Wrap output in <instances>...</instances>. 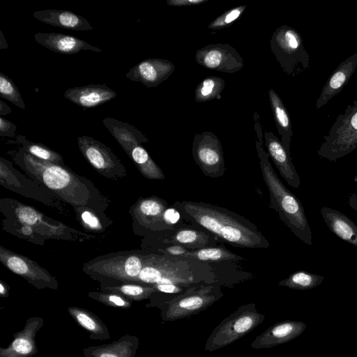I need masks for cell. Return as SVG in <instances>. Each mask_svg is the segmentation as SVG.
I'll list each match as a JSON object with an SVG mask.
<instances>
[{"label": "cell", "instance_id": "6da1fadb", "mask_svg": "<svg viewBox=\"0 0 357 357\" xmlns=\"http://www.w3.org/2000/svg\"><path fill=\"white\" fill-rule=\"evenodd\" d=\"M173 206L185 220L221 241L241 248H268L270 243L257 226L243 215L202 202H176Z\"/></svg>", "mask_w": 357, "mask_h": 357}, {"label": "cell", "instance_id": "7a4b0ae2", "mask_svg": "<svg viewBox=\"0 0 357 357\" xmlns=\"http://www.w3.org/2000/svg\"><path fill=\"white\" fill-rule=\"evenodd\" d=\"M220 262H203L194 258L167 256L149 252L135 283L183 287L220 283Z\"/></svg>", "mask_w": 357, "mask_h": 357}, {"label": "cell", "instance_id": "3957f363", "mask_svg": "<svg viewBox=\"0 0 357 357\" xmlns=\"http://www.w3.org/2000/svg\"><path fill=\"white\" fill-rule=\"evenodd\" d=\"M14 160L66 202L77 206H90L93 192L89 181H84L65 165L39 159L23 149L14 154Z\"/></svg>", "mask_w": 357, "mask_h": 357}, {"label": "cell", "instance_id": "277c9868", "mask_svg": "<svg viewBox=\"0 0 357 357\" xmlns=\"http://www.w3.org/2000/svg\"><path fill=\"white\" fill-rule=\"evenodd\" d=\"M263 179L270 196V205L280 219L303 243L312 245V232L301 201L287 189L275 172L263 144L255 140Z\"/></svg>", "mask_w": 357, "mask_h": 357}, {"label": "cell", "instance_id": "5b68a950", "mask_svg": "<svg viewBox=\"0 0 357 357\" xmlns=\"http://www.w3.org/2000/svg\"><path fill=\"white\" fill-rule=\"evenodd\" d=\"M323 139L318 155L331 162L337 161L357 149V100L338 115Z\"/></svg>", "mask_w": 357, "mask_h": 357}, {"label": "cell", "instance_id": "8992f818", "mask_svg": "<svg viewBox=\"0 0 357 357\" xmlns=\"http://www.w3.org/2000/svg\"><path fill=\"white\" fill-rule=\"evenodd\" d=\"M149 253V251L136 250L104 255L84 264L83 270L93 276L135 283Z\"/></svg>", "mask_w": 357, "mask_h": 357}, {"label": "cell", "instance_id": "52a82bcc", "mask_svg": "<svg viewBox=\"0 0 357 357\" xmlns=\"http://www.w3.org/2000/svg\"><path fill=\"white\" fill-rule=\"evenodd\" d=\"M270 47L283 72L296 77L310 67V56L300 33L294 28L282 25L273 33Z\"/></svg>", "mask_w": 357, "mask_h": 357}, {"label": "cell", "instance_id": "ba28073f", "mask_svg": "<svg viewBox=\"0 0 357 357\" xmlns=\"http://www.w3.org/2000/svg\"><path fill=\"white\" fill-rule=\"evenodd\" d=\"M264 319V316L257 311L255 304L241 306L213 330L205 350L213 351L231 344L247 335Z\"/></svg>", "mask_w": 357, "mask_h": 357}, {"label": "cell", "instance_id": "9c48e42d", "mask_svg": "<svg viewBox=\"0 0 357 357\" xmlns=\"http://www.w3.org/2000/svg\"><path fill=\"white\" fill-rule=\"evenodd\" d=\"M222 296L218 284L191 287L166 303L165 318L176 320L190 317L207 308Z\"/></svg>", "mask_w": 357, "mask_h": 357}, {"label": "cell", "instance_id": "30bf717a", "mask_svg": "<svg viewBox=\"0 0 357 357\" xmlns=\"http://www.w3.org/2000/svg\"><path fill=\"white\" fill-rule=\"evenodd\" d=\"M192 153L204 176L218 178L224 175L226 168L222 144L213 132L205 131L195 134Z\"/></svg>", "mask_w": 357, "mask_h": 357}, {"label": "cell", "instance_id": "8fae6325", "mask_svg": "<svg viewBox=\"0 0 357 357\" xmlns=\"http://www.w3.org/2000/svg\"><path fill=\"white\" fill-rule=\"evenodd\" d=\"M77 144L84 158L101 175L111 179L126 175L121 161L105 144L85 135L77 137Z\"/></svg>", "mask_w": 357, "mask_h": 357}, {"label": "cell", "instance_id": "7c38bea8", "mask_svg": "<svg viewBox=\"0 0 357 357\" xmlns=\"http://www.w3.org/2000/svg\"><path fill=\"white\" fill-rule=\"evenodd\" d=\"M196 62L202 67L226 73H234L244 66V60L229 44L215 43L197 50Z\"/></svg>", "mask_w": 357, "mask_h": 357}, {"label": "cell", "instance_id": "4fadbf2b", "mask_svg": "<svg viewBox=\"0 0 357 357\" xmlns=\"http://www.w3.org/2000/svg\"><path fill=\"white\" fill-rule=\"evenodd\" d=\"M174 69V65L167 59H147L132 67L126 77L149 88L155 87L167 79Z\"/></svg>", "mask_w": 357, "mask_h": 357}, {"label": "cell", "instance_id": "5bb4252c", "mask_svg": "<svg viewBox=\"0 0 357 357\" xmlns=\"http://www.w3.org/2000/svg\"><path fill=\"white\" fill-rule=\"evenodd\" d=\"M168 207L167 202L152 196L139 200L134 208L135 219L147 231L172 234L163 221V213Z\"/></svg>", "mask_w": 357, "mask_h": 357}, {"label": "cell", "instance_id": "9a60e30c", "mask_svg": "<svg viewBox=\"0 0 357 357\" xmlns=\"http://www.w3.org/2000/svg\"><path fill=\"white\" fill-rule=\"evenodd\" d=\"M0 261L13 273L33 282H51L53 278L36 261L0 246Z\"/></svg>", "mask_w": 357, "mask_h": 357}, {"label": "cell", "instance_id": "2e32d148", "mask_svg": "<svg viewBox=\"0 0 357 357\" xmlns=\"http://www.w3.org/2000/svg\"><path fill=\"white\" fill-rule=\"evenodd\" d=\"M264 139L267 153L278 168L280 176L290 186L298 188L301 185V178L292 162L290 153L273 132L265 131Z\"/></svg>", "mask_w": 357, "mask_h": 357}, {"label": "cell", "instance_id": "e0dca14e", "mask_svg": "<svg viewBox=\"0 0 357 357\" xmlns=\"http://www.w3.org/2000/svg\"><path fill=\"white\" fill-rule=\"evenodd\" d=\"M357 67V52L340 63L324 85L316 102V108L326 105L348 83Z\"/></svg>", "mask_w": 357, "mask_h": 357}, {"label": "cell", "instance_id": "ac0fdd59", "mask_svg": "<svg viewBox=\"0 0 357 357\" xmlns=\"http://www.w3.org/2000/svg\"><path fill=\"white\" fill-rule=\"evenodd\" d=\"M306 328V324L303 321L277 323L257 336L251 347L255 349L270 348L287 342L301 335Z\"/></svg>", "mask_w": 357, "mask_h": 357}, {"label": "cell", "instance_id": "d6986e66", "mask_svg": "<svg viewBox=\"0 0 357 357\" xmlns=\"http://www.w3.org/2000/svg\"><path fill=\"white\" fill-rule=\"evenodd\" d=\"M35 40L50 50L64 54H73L82 50L100 52L102 50L73 36L57 33H37Z\"/></svg>", "mask_w": 357, "mask_h": 357}, {"label": "cell", "instance_id": "ffe728a7", "mask_svg": "<svg viewBox=\"0 0 357 357\" xmlns=\"http://www.w3.org/2000/svg\"><path fill=\"white\" fill-rule=\"evenodd\" d=\"M116 96L117 93L106 84H94L70 88L64 93L66 98L83 108L97 107Z\"/></svg>", "mask_w": 357, "mask_h": 357}, {"label": "cell", "instance_id": "44dd1931", "mask_svg": "<svg viewBox=\"0 0 357 357\" xmlns=\"http://www.w3.org/2000/svg\"><path fill=\"white\" fill-rule=\"evenodd\" d=\"M185 226L175 231L162 241L166 244L180 245L190 251H195L210 246H215L217 238L205 229L194 225Z\"/></svg>", "mask_w": 357, "mask_h": 357}, {"label": "cell", "instance_id": "7402d4cb", "mask_svg": "<svg viewBox=\"0 0 357 357\" xmlns=\"http://www.w3.org/2000/svg\"><path fill=\"white\" fill-rule=\"evenodd\" d=\"M33 17L45 24L70 30H92L89 21L81 15L67 10L48 9L33 13Z\"/></svg>", "mask_w": 357, "mask_h": 357}, {"label": "cell", "instance_id": "603a6c76", "mask_svg": "<svg viewBox=\"0 0 357 357\" xmlns=\"http://www.w3.org/2000/svg\"><path fill=\"white\" fill-rule=\"evenodd\" d=\"M321 215L329 229L341 240L357 248V225L340 211L321 207Z\"/></svg>", "mask_w": 357, "mask_h": 357}, {"label": "cell", "instance_id": "cb8c5ba5", "mask_svg": "<svg viewBox=\"0 0 357 357\" xmlns=\"http://www.w3.org/2000/svg\"><path fill=\"white\" fill-rule=\"evenodd\" d=\"M102 123L128 155L135 146L148 142L141 131L128 123L111 117L104 119Z\"/></svg>", "mask_w": 357, "mask_h": 357}, {"label": "cell", "instance_id": "d4e9b609", "mask_svg": "<svg viewBox=\"0 0 357 357\" xmlns=\"http://www.w3.org/2000/svg\"><path fill=\"white\" fill-rule=\"evenodd\" d=\"M268 94L278 132L281 136V143L290 153L293 131L289 113L281 98L273 89L268 90Z\"/></svg>", "mask_w": 357, "mask_h": 357}, {"label": "cell", "instance_id": "484cf974", "mask_svg": "<svg viewBox=\"0 0 357 357\" xmlns=\"http://www.w3.org/2000/svg\"><path fill=\"white\" fill-rule=\"evenodd\" d=\"M128 156L132 159L141 174L149 179L164 180L165 174L153 160L146 150L140 145L135 146Z\"/></svg>", "mask_w": 357, "mask_h": 357}, {"label": "cell", "instance_id": "4316f807", "mask_svg": "<svg viewBox=\"0 0 357 357\" xmlns=\"http://www.w3.org/2000/svg\"><path fill=\"white\" fill-rule=\"evenodd\" d=\"M185 257L196 259L203 262L234 261L245 260L241 256L236 255L222 246H210L190 251Z\"/></svg>", "mask_w": 357, "mask_h": 357}, {"label": "cell", "instance_id": "83f0119b", "mask_svg": "<svg viewBox=\"0 0 357 357\" xmlns=\"http://www.w3.org/2000/svg\"><path fill=\"white\" fill-rule=\"evenodd\" d=\"M225 86V80L218 76H208L203 79L195 91V100L204 102L213 100H220L221 93Z\"/></svg>", "mask_w": 357, "mask_h": 357}, {"label": "cell", "instance_id": "f1b7e54d", "mask_svg": "<svg viewBox=\"0 0 357 357\" xmlns=\"http://www.w3.org/2000/svg\"><path fill=\"white\" fill-rule=\"evenodd\" d=\"M324 280V277L322 275L305 271H298L281 280L278 284L293 289L307 290L317 287Z\"/></svg>", "mask_w": 357, "mask_h": 357}, {"label": "cell", "instance_id": "f546056e", "mask_svg": "<svg viewBox=\"0 0 357 357\" xmlns=\"http://www.w3.org/2000/svg\"><path fill=\"white\" fill-rule=\"evenodd\" d=\"M16 141L22 146V149L31 155L41 160L64 165L62 156L45 145L29 141L24 136L22 135L17 136Z\"/></svg>", "mask_w": 357, "mask_h": 357}, {"label": "cell", "instance_id": "4dcf8cb0", "mask_svg": "<svg viewBox=\"0 0 357 357\" xmlns=\"http://www.w3.org/2000/svg\"><path fill=\"white\" fill-rule=\"evenodd\" d=\"M0 96L20 108L24 109L25 105L22 95L13 81L0 73Z\"/></svg>", "mask_w": 357, "mask_h": 357}, {"label": "cell", "instance_id": "1f68e13d", "mask_svg": "<svg viewBox=\"0 0 357 357\" xmlns=\"http://www.w3.org/2000/svg\"><path fill=\"white\" fill-rule=\"evenodd\" d=\"M246 6H239L225 11L208 26L211 30H220L231 26L243 15Z\"/></svg>", "mask_w": 357, "mask_h": 357}, {"label": "cell", "instance_id": "d6a6232c", "mask_svg": "<svg viewBox=\"0 0 357 357\" xmlns=\"http://www.w3.org/2000/svg\"><path fill=\"white\" fill-rule=\"evenodd\" d=\"M112 289L124 295L136 298L146 297L157 291L151 285L135 284H126L114 287Z\"/></svg>", "mask_w": 357, "mask_h": 357}, {"label": "cell", "instance_id": "836d02e7", "mask_svg": "<svg viewBox=\"0 0 357 357\" xmlns=\"http://www.w3.org/2000/svg\"><path fill=\"white\" fill-rule=\"evenodd\" d=\"M162 218L165 225L170 231L174 232L178 229L187 226L183 223L185 220L181 213L173 205L168 206L163 213Z\"/></svg>", "mask_w": 357, "mask_h": 357}, {"label": "cell", "instance_id": "e575fe53", "mask_svg": "<svg viewBox=\"0 0 357 357\" xmlns=\"http://www.w3.org/2000/svg\"><path fill=\"white\" fill-rule=\"evenodd\" d=\"M156 252L172 257H185L190 252L185 247L176 244H167L165 247L158 248Z\"/></svg>", "mask_w": 357, "mask_h": 357}, {"label": "cell", "instance_id": "d590c367", "mask_svg": "<svg viewBox=\"0 0 357 357\" xmlns=\"http://www.w3.org/2000/svg\"><path fill=\"white\" fill-rule=\"evenodd\" d=\"M18 220L25 224L33 225L38 219L37 213L31 208L22 206L17 212Z\"/></svg>", "mask_w": 357, "mask_h": 357}, {"label": "cell", "instance_id": "8d00e7d4", "mask_svg": "<svg viewBox=\"0 0 357 357\" xmlns=\"http://www.w3.org/2000/svg\"><path fill=\"white\" fill-rule=\"evenodd\" d=\"M17 126L11 121L0 117V135L1 137H13L15 136Z\"/></svg>", "mask_w": 357, "mask_h": 357}, {"label": "cell", "instance_id": "74e56055", "mask_svg": "<svg viewBox=\"0 0 357 357\" xmlns=\"http://www.w3.org/2000/svg\"><path fill=\"white\" fill-rule=\"evenodd\" d=\"M83 222L90 228L93 229H100L101 224L96 215L89 211H84L82 213Z\"/></svg>", "mask_w": 357, "mask_h": 357}, {"label": "cell", "instance_id": "f35d334b", "mask_svg": "<svg viewBox=\"0 0 357 357\" xmlns=\"http://www.w3.org/2000/svg\"><path fill=\"white\" fill-rule=\"evenodd\" d=\"M157 291L165 293V294H180L185 292L190 287H183L177 286L175 284H158L153 286Z\"/></svg>", "mask_w": 357, "mask_h": 357}, {"label": "cell", "instance_id": "ab89813d", "mask_svg": "<svg viewBox=\"0 0 357 357\" xmlns=\"http://www.w3.org/2000/svg\"><path fill=\"white\" fill-rule=\"evenodd\" d=\"M13 349L18 353L26 354L32 350L31 343L22 338L16 339L13 343Z\"/></svg>", "mask_w": 357, "mask_h": 357}, {"label": "cell", "instance_id": "60d3db41", "mask_svg": "<svg viewBox=\"0 0 357 357\" xmlns=\"http://www.w3.org/2000/svg\"><path fill=\"white\" fill-rule=\"evenodd\" d=\"M77 319L79 323L89 331H93L96 329V323L93 320L84 313H78L77 314Z\"/></svg>", "mask_w": 357, "mask_h": 357}, {"label": "cell", "instance_id": "b9f144b4", "mask_svg": "<svg viewBox=\"0 0 357 357\" xmlns=\"http://www.w3.org/2000/svg\"><path fill=\"white\" fill-rule=\"evenodd\" d=\"M208 0H167V4L171 6H196L202 4Z\"/></svg>", "mask_w": 357, "mask_h": 357}, {"label": "cell", "instance_id": "7bdbcfd3", "mask_svg": "<svg viewBox=\"0 0 357 357\" xmlns=\"http://www.w3.org/2000/svg\"><path fill=\"white\" fill-rule=\"evenodd\" d=\"M254 118H255V130L257 133L258 141L260 142L261 144H263L264 134L262 132L261 124L259 122V116L257 112H255Z\"/></svg>", "mask_w": 357, "mask_h": 357}, {"label": "cell", "instance_id": "ee69618b", "mask_svg": "<svg viewBox=\"0 0 357 357\" xmlns=\"http://www.w3.org/2000/svg\"><path fill=\"white\" fill-rule=\"evenodd\" d=\"M348 204L357 212V195L356 193H351L348 197Z\"/></svg>", "mask_w": 357, "mask_h": 357}, {"label": "cell", "instance_id": "f6af8a7d", "mask_svg": "<svg viewBox=\"0 0 357 357\" xmlns=\"http://www.w3.org/2000/svg\"><path fill=\"white\" fill-rule=\"evenodd\" d=\"M109 301L115 304L117 306H123L125 305V301L119 296L116 295H109Z\"/></svg>", "mask_w": 357, "mask_h": 357}, {"label": "cell", "instance_id": "bcb514c9", "mask_svg": "<svg viewBox=\"0 0 357 357\" xmlns=\"http://www.w3.org/2000/svg\"><path fill=\"white\" fill-rule=\"evenodd\" d=\"M12 112L11 108L6 104L3 100H0V116L10 114Z\"/></svg>", "mask_w": 357, "mask_h": 357}, {"label": "cell", "instance_id": "7dc6e473", "mask_svg": "<svg viewBox=\"0 0 357 357\" xmlns=\"http://www.w3.org/2000/svg\"><path fill=\"white\" fill-rule=\"evenodd\" d=\"M0 49H7L8 44L1 31H0Z\"/></svg>", "mask_w": 357, "mask_h": 357}, {"label": "cell", "instance_id": "c3c4849f", "mask_svg": "<svg viewBox=\"0 0 357 357\" xmlns=\"http://www.w3.org/2000/svg\"><path fill=\"white\" fill-rule=\"evenodd\" d=\"M100 357H117L116 356L112 354H102Z\"/></svg>", "mask_w": 357, "mask_h": 357}, {"label": "cell", "instance_id": "681fc988", "mask_svg": "<svg viewBox=\"0 0 357 357\" xmlns=\"http://www.w3.org/2000/svg\"><path fill=\"white\" fill-rule=\"evenodd\" d=\"M4 292V288L2 284H0V293L3 294Z\"/></svg>", "mask_w": 357, "mask_h": 357}]
</instances>
